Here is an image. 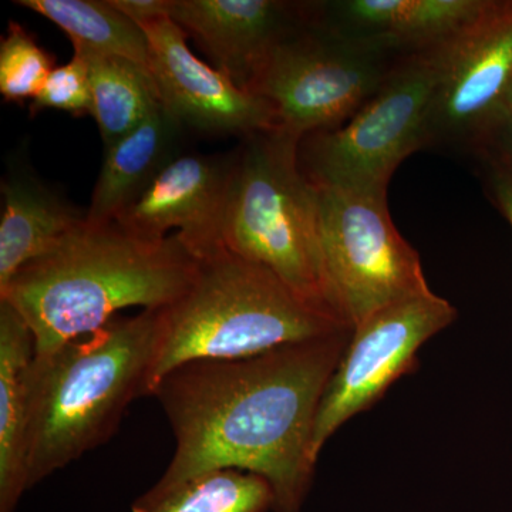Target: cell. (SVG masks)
I'll return each instance as SVG.
<instances>
[{
	"label": "cell",
	"mask_w": 512,
	"mask_h": 512,
	"mask_svg": "<svg viewBox=\"0 0 512 512\" xmlns=\"http://www.w3.org/2000/svg\"><path fill=\"white\" fill-rule=\"evenodd\" d=\"M352 330L251 357L195 360L158 380L175 450L157 487L220 468L264 477L275 512H301L315 478L320 400Z\"/></svg>",
	"instance_id": "obj_1"
},
{
	"label": "cell",
	"mask_w": 512,
	"mask_h": 512,
	"mask_svg": "<svg viewBox=\"0 0 512 512\" xmlns=\"http://www.w3.org/2000/svg\"><path fill=\"white\" fill-rule=\"evenodd\" d=\"M200 261L177 234L148 239L119 222H82L0 291L35 336L36 355L96 332L126 308L164 309L190 288Z\"/></svg>",
	"instance_id": "obj_2"
},
{
	"label": "cell",
	"mask_w": 512,
	"mask_h": 512,
	"mask_svg": "<svg viewBox=\"0 0 512 512\" xmlns=\"http://www.w3.org/2000/svg\"><path fill=\"white\" fill-rule=\"evenodd\" d=\"M161 309L111 319L103 328L35 355L29 373L26 485L103 446L128 406L150 396Z\"/></svg>",
	"instance_id": "obj_3"
},
{
	"label": "cell",
	"mask_w": 512,
	"mask_h": 512,
	"mask_svg": "<svg viewBox=\"0 0 512 512\" xmlns=\"http://www.w3.org/2000/svg\"><path fill=\"white\" fill-rule=\"evenodd\" d=\"M350 330L292 291L264 266L225 251L200 261L187 292L161 309L151 375L195 360H232Z\"/></svg>",
	"instance_id": "obj_4"
},
{
	"label": "cell",
	"mask_w": 512,
	"mask_h": 512,
	"mask_svg": "<svg viewBox=\"0 0 512 512\" xmlns=\"http://www.w3.org/2000/svg\"><path fill=\"white\" fill-rule=\"evenodd\" d=\"M301 141L282 128L245 137L232 160L224 244L339 319L323 264L318 188L299 164Z\"/></svg>",
	"instance_id": "obj_5"
},
{
	"label": "cell",
	"mask_w": 512,
	"mask_h": 512,
	"mask_svg": "<svg viewBox=\"0 0 512 512\" xmlns=\"http://www.w3.org/2000/svg\"><path fill=\"white\" fill-rule=\"evenodd\" d=\"M402 56L339 35L306 3L305 16L276 43L248 92L269 107L276 128L303 138L343 126Z\"/></svg>",
	"instance_id": "obj_6"
},
{
	"label": "cell",
	"mask_w": 512,
	"mask_h": 512,
	"mask_svg": "<svg viewBox=\"0 0 512 512\" xmlns=\"http://www.w3.org/2000/svg\"><path fill=\"white\" fill-rule=\"evenodd\" d=\"M436 46L400 57L382 87L343 126L302 138L299 164L315 187L387 194L394 171L427 146Z\"/></svg>",
	"instance_id": "obj_7"
},
{
	"label": "cell",
	"mask_w": 512,
	"mask_h": 512,
	"mask_svg": "<svg viewBox=\"0 0 512 512\" xmlns=\"http://www.w3.org/2000/svg\"><path fill=\"white\" fill-rule=\"evenodd\" d=\"M316 188L330 299L350 330L386 306L431 292L419 252L393 224L387 194Z\"/></svg>",
	"instance_id": "obj_8"
},
{
	"label": "cell",
	"mask_w": 512,
	"mask_h": 512,
	"mask_svg": "<svg viewBox=\"0 0 512 512\" xmlns=\"http://www.w3.org/2000/svg\"><path fill=\"white\" fill-rule=\"evenodd\" d=\"M457 316L453 303L429 292L386 306L352 330L316 414V460L343 424L372 409L397 380L416 369L420 349Z\"/></svg>",
	"instance_id": "obj_9"
},
{
	"label": "cell",
	"mask_w": 512,
	"mask_h": 512,
	"mask_svg": "<svg viewBox=\"0 0 512 512\" xmlns=\"http://www.w3.org/2000/svg\"><path fill=\"white\" fill-rule=\"evenodd\" d=\"M437 83L427 146L473 151L512 84V2H493L436 46Z\"/></svg>",
	"instance_id": "obj_10"
},
{
	"label": "cell",
	"mask_w": 512,
	"mask_h": 512,
	"mask_svg": "<svg viewBox=\"0 0 512 512\" xmlns=\"http://www.w3.org/2000/svg\"><path fill=\"white\" fill-rule=\"evenodd\" d=\"M140 28L150 46V73L161 101L184 126L244 137L276 128L264 101L198 59L187 45V33L170 16Z\"/></svg>",
	"instance_id": "obj_11"
},
{
	"label": "cell",
	"mask_w": 512,
	"mask_h": 512,
	"mask_svg": "<svg viewBox=\"0 0 512 512\" xmlns=\"http://www.w3.org/2000/svg\"><path fill=\"white\" fill-rule=\"evenodd\" d=\"M232 161L180 154L117 222L140 237L178 238L197 261L225 251L224 218Z\"/></svg>",
	"instance_id": "obj_12"
},
{
	"label": "cell",
	"mask_w": 512,
	"mask_h": 512,
	"mask_svg": "<svg viewBox=\"0 0 512 512\" xmlns=\"http://www.w3.org/2000/svg\"><path fill=\"white\" fill-rule=\"evenodd\" d=\"M306 3L279 0H171L170 18L248 92L276 43L303 19ZM249 93V92H248Z\"/></svg>",
	"instance_id": "obj_13"
},
{
	"label": "cell",
	"mask_w": 512,
	"mask_h": 512,
	"mask_svg": "<svg viewBox=\"0 0 512 512\" xmlns=\"http://www.w3.org/2000/svg\"><path fill=\"white\" fill-rule=\"evenodd\" d=\"M490 0H342L312 2L316 18L339 35L412 53L439 45L474 22Z\"/></svg>",
	"instance_id": "obj_14"
},
{
	"label": "cell",
	"mask_w": 512,
	"mask_h": 512,
	"mask_svg": "<svg viewBox=\"0 0 512 512\" xmlns=\"http://www.w3.org/2000/svg\"><path fill=\"white\" fill-rule=\"evenodd\" d=\"M184 124L164 104L140 127L106 148L103 167L86 211L89 224L116 221L180 156Z\"/></svg>",
	"instance_id": "obj_15"
},
{
	"label": "cell",
	"mask_w": 512,
	"mask_h": 512,
	"mask_svg": "<svg viewBox=\"0 0 512 512\" xmlns=\"http://www.w3.org/2000/svg\"><path fill=\"white\" fill-rule=\"evenodd\" d=\"M35 336L10 303L0 301V512H15L26 485L29 373Z\"/></svg>",
	"instance_id": "obj_16"
},
{
	"label": "cell",
	"mask_w": 512,
	"mask_h": 512,
	"mask_svg": "<svg viewBox=\"0 0 512 512\" xmlns=\"http://www.w3.org/2000/svg\"><path fill=\"white\" fill-rule=\"evenodd\" d=\"M2 195L0 291L20 268L46 254L86 220V214L25 171L3 178Z\"/></svg>",
	"instance_id": "obj_17"
},
{
	"label": "cell",
	"mask_w": 512,
	"mask_h": 512,
	"mask_svg": "<svg viewBox=\"0 0 512 512\" xmlns=\"http://www.w3.org/2000/svg\"><path fill=\"white\" fill-rule=\"evenodd\" d=\"M16 5L59 26L72 40L74 55L123 57L150 70L146 33L110 0H19Z\"/></svg>",
	"instance_id": "obj_18"
},
{
	"label": "cell",
	"mask_w": 512,
	"mask_h": 512,
	"mask_svg": "<svg viewBox=\"0 0 512 512\" xmlns=\"http://www.w3.org/2000/svg\"><path fill=\"white\" fill-rule=\"evenodd\" d=\"M275 494L264 477L220 468L171 487L153 485L131 505V512H269Z\"/></svg>",
	"instance_id": "obj_19"
},
{
	"label": "cell",
	"mask_w": 512,
	"mask_h": 512,
	"mask_svg": "<svg viewBox=\"0 0 512 512\" xmlns=\"http://www.w3.org/2000/svg\"><path fill=\"white\" fill-rule=\"evenodd\" d=\"M83 59L90 70V114L99 126L104 147L109 148L140 127L163 101L146 67L123 57Z\"/></svg>",
	"instance_id": "obj_20"
},
{
	"label": "cell",
	"mask_w": 512,
	"mask_h": 512,
	"mask_svg": "<svg viewBox=\"0 0 512 512\" xmlns=\"http://www.w3.org/2000/svg\"><path fill=\"white\" fill-rule=\"evenodd\" d=\"M50 55L18 22H9L0 42V93L8 103L35 100L56 69Z\"/></svg>",
	"instance_id": "obj_21"
},
{
	"label": "cell",
	"mask_w": 512,
	"mask_h": 512,
	"mask_svg": "<svg viewBox=\"0 0 512 512\" xmlns=\"http://www.w3.org/2000/svg\"><path fill=\"white\" fill-rule=\"evenodd\" d=\"M47 109L66 111L76 117L92 111L89 63L82 56L73 55L69 63L57 66L30 104L33 114Z\"/></svg>",
	"instance_id": "obj_22"
},
{
	"label": "cell",
	"mask_w": 512,
	"mask_h": 512,
	"mask_svg": "<svg viewBox=\"0 0 512 512\" xmlns=\"http://www.w3.org/2000/svg\"><path fill=\"white\" fill-rule=\"evenodd\" d=\"M473 153L487 161L490 170L512 178V110L501 109L480 134Z\"/></svg>",
	"instance_id": "obj_23"
},
{
	"label": "cell",
	"mask_w": 512,
	"mask_h": 512,
	"mask_svg": "<svg viewBox=\"0 0 512 512\" xmlns=\"http://www.w3.org/2000/svg\"><path fill=\"white\" fill-rule=\"evenodd\" d=\"M110 2L137 26L170 16L171 0H110Z\"/></svg>",
	"instance_id": "obj_24"
},
{
	"label": "cell",
	"mask_w": 512,
	"mask_h": 512,
	"mask_svg": "<svg viewBox=\"0 0 512 512\" xmlns=\"http://www.w3.org/2000/svg\"><path fill=\"white\" fill-rule=\"evenodd\" d=\"M490 188L498 208L512 227V178L500 171L491 170Z\"/></svg>",
	"instance_id": "obj_25"
},
{
	"label": "cell",
	"mask_w": 512,
	"mask_h": 512,
	"mask_svg": "<svg viewBox=\"0 0 512 512\" xmlns=\"http://www.w3.org/2000/svg\"><path fill=\"white\" fill-rule=\"evenodd\" d=\"M504 107H505V109L512 110V84L510 87V92H508V94H507V99H505Z\"/></svg>",
	"instance_id": "obj_26"
}]
</instances>
